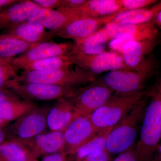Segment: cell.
<instances>
[{"instance_id":"1","label":"cell","mask_w":161,"mask_h":161,"mask_svg":"<svg viewBox=\"0 0 161 161\" xmlns=\"http://www.w3.org/2000/svg\"><path fill=\"white\" fill-rule=\"evenodd\" d=\"M140 130V136L135 145L137 161H149L161 140V77L150 94Z\"/></svg>"},{"instance_id":"2","label":"cell","mask_w":161,"mask_h":161,"mask_svg":"<svg viewBox=\"0 0 161 161\" xmlns=\"http://www.w3.org/2000/svg\"><path fill=\"white\" fill-rule=\"evenodd\" d=\"M146 95L111 130L107 137L106 150L111 153H119L134 145L141 129L148 100Z\"/></svg>"},{"instance_id":"3","label":"cell","mask_w":161,"mask_h":161,"mask_svg":"<svg viewBox=\"0 0 161 161\" xmlns=\"http://www.w3.org/2000/svg\"><path fill=\"white\" fill-rule=\"evenodd\" d=\"M154 68L153 60L145 58L135 67H126L108 72L103 75L102 82L117 94L136 93L143 91Z\"/></svg>"},{"instance_id":"4","label":"cell","mask_w":161,"mask_h":161,"mask_svg":"<svg viewBox=\"0 0 161 161\" xmlns=\"http://www.w3.org/2000/svg\"><path fill=\"white\" fill-rule=\"evenodd\" d=\"M146 95L143 91L130 94L115 93L103 106L88 115L99 130L114 128Z\"/></svg>"},{"instance_id":"5","label":"cell","mask_w":161,"mask_h":161,"mask_svg":"<svg viewBox=\"0 0 161 161\" xmlns=\"http://www.w3.org/2000/svg\"><path fill=\"white\" fill-rule=\"evenodd\" d=\"M95 75L76 66L47 71L23 70L19 75V84L44 83L77 87L95 82Z\"/></svg>"},{"instance_id":"6","label":"cell","mask_w":161,"mask_h":161,"mask_svg":"<svg viewBox=\"0 0 161 161\" xmlns=\"http://www.w3.org/2000/svg\"><path fill=\"white\" fill-rule=\"evenodd\" d=\"M77 87L44 83L19 84L9 90L20 99L30 101H49L60 98H74Z\"/></svg>"},{"instance_id":"7","label":"cell","mask_w":161,"mask_h":161,"mask_svg":"<svg viewBox=\"0 0 161 161\" xmlns=\"http://www.w3.org/2000/svg\"><path fill=\"white\" fill-rule=\"evenodd\" d=\"M70 62L94 75L126 67L121 55L114 52H104L97 54H86L75 49L68 55Z\"/></svg>"},{"instance_id":"8","label":"cell","mask_w":161,"mask_h":161,"mask_svg":"<svg viewBox=\"0 0 161 161\" xmlns=\"http://www.w3.org/2000/svg\"><path fill=\"white\" fill-rule=\"evenodd\" d=\"M104 130H99L95 126L88 115L76 117L63 131L64 143L61 152L65 155L76 154L80 147Z\"/></svg>"},{"instance_id":"9","label":"cell","mask_w":161,"mask_h":161,"mask_svg":"<svg viewBox=\"0 0 161 161\" xmlns=\"http://www.w3.org/2000/svg\"><path fill=\"white\" fill-rule=\"evenodd\" d=\"M50 107H40L14 121L5 132L6 137L24 141L43 133L47 125V115Z\"/></svg>"},{"instance_id":"10","label":"cell","mask_w":161,"mask_h":161,"mask_svg":"<svg viewBox=\"0 0 161 161\" xmlns=\"http://www.w3.org/2000/svg\"><path fill=\"white\" fill-rule=\"evenodd\" d=\"M114 92L103 83H91L79 89L75 97V118L92 114L103 105L114 95Z\"/></svg>"},{"instance_id":"11","label":"cell","mask_w":161,"mask_h":161,"mask_svg":"<svg viewBox=\"0 0 161 161\" xmlns=\"http://www.w3.org/2000/svg\"><path fill=\"white\" fill-rule=\"evenodd\" d=\"M75 44L70 43H57L53 42L38 43L23 54L14 58L11 64L19 69L27 64L47 58L68 56L75 49Z\"/></svg>"},{"instance_id":"12","label":"cell","mask_w":161,"mask_h":161,"mask_svg":"<svg viewBox=\"0 0 161 161\" xmlns=\"http://www.w3.org/2000/svg\"><path fill=\"white\" fill-rule=\"evenodd\" d=\"M99 18H79L73 20L58 31L55 37L72 39L75 41L81 40L91 36L112 22L120 11Z\"/></svg>"},{"instance_id":"13","label":"cell","mask_w":161,"mask_h":161,"mask_svg":"<svg viewBox=\"0 0 161 161\" xmlns=\"http://www.w3.org/2000/svg\"><path fill=\"white\" fill-rule=\"evenodd\" d=\"M80 17L75 9L60 7L57 10L41 8L27 22L42 25L55 34L73 20Z\"/></svg>"},{"instance_id":"14","label":"cell","mask_w":161,"mask_h":161,"mask_svg":"<svg viewBox=\"0 0 161 161\" xmlns=\"http://www.w3.org/2000/svg\"><path fill=\"white\" fill-rule=\"evenodd\" d=\"M22 142L36 159L40 156L61 152L64 143V132H43Z\"/></svg>"},{"instance_id":"15","label":"cell","mask_w":161,"mask_h":161,"mask_svg":"<svg viewBox=\"0 0 161 161\" xmlns=\"http://www.w3.org/2000/svg\"><path fill=\"white\" fill-rule=\"evenodd\" d=\"M74 98H60L50 107L47 125L51 131H64L75 118Z\"/></svg>"},{"instance_id":"16","label":"cell","mask_w":161,"mask_h":161,"mask_svg":"<svg viewBox=\"0 0 161 161\" xmlns=\"http://www.w3.org/2000/svg\"><path fill=\"white\" fill-rule=\"evenodd\" d=\"M41 8L32 1H18L0 12V30H7L26 22Z\"/></svg>"},{"instance_id":"17","label":"cell","mask_w":161,"mask_h":161,"mask_svg":"<svg viewBox=\"0 0 161 161\" xmlns=\"http://www.w3.org/2000/svg\"><path fill=\"white\" fill-rule=\"evenodd\" d=\"M8 34L26 43L36 44L47 41L55 37L52 31H47L46 28L37 23L25 22L7 30Z\"/></svg>"},{"instance_id":"18","label":"cell","mask_w":161,"mask_h":161,"mask_svg":"<svg viewBox=\"0 0 161 161\" xmlns=\"http://www.w3.org/2000/svg\"><path fill=\"white\" fill-rule=\"evenodd\" d=\"M75 9L80 17L84 18L106 16L123 10L121 0H86L82 6Z\"/></svg>"},{"instance_id":"19","label":"cell","mask_w":161,"mask_h":161,"mask_svg":"<svg viewBox=\"0 0 161 161\" xmlns=\"http://www.w3.org/2000/svg\"><path fill=\"white\" fill-rule=\"evenodd\" d=\"M156 40L132 41L124 46L121 56L125 65L134 68L145 59V57L154 49L156 45Z\"/></svg>"},{"instance_id":"20","label":"cell","mask_w":161,"mask_h":161,"mask_svg":"<svg viewBox=\"0 0 161 161\" xmlns=\"http://www.w3.org/2000/svg\"><path fill=\"white\" fill-rule=\"evenodd\" d=\"M104 27L110 40L136 36L156 29L153 21L140 24H120L111 22Z\"/></svg>"},{"instance_id":"21","label":"cell","mask_w":161,"mask_h":161,"mask_svg":"<svg viewBox=\"0 0 161 161\" xmlns=\"http://www.w3.org/2000/svg\"><path fill=\"white\" fill-rule=\"evenodd\" d=\"M39 107L34 102L20 98L5 101L0 103V117L10 123Z\"/></svg>"},{"instance_id":"22","label":"cell","mask_w":161,"mask_h":161,"mask_svg":"<svg viewBox=\"0 0 161 161\" xmlns=\"http://www.w3.org/2000/svg\"><path fill=\"white\" fill-rule=\"evenodd\" d=\"M160 11L161 2L149 9L142 8L120 11L112 22L120 24H142L155 19Z\"/></svg>"},{"instance_id":"23","label":"cell","mask_w":161,"mask_h":161,"mask_svg":"<svg viewBox=\"0 0 161 161\" xmlns=\"http://www.w3.org/2000/svg\"><path fill=\"white\" fill-rule=\"evenodd\" d=\"M29 149L21 141L8 139L0 144V161H36Z\"/></svg>"},{"instance_id":"24","label":"cell","mask_w":161,"mask_h":161,"mask_svg":"<svg viewBox=\"0 0 161 161\" xmlns=\"http://www.w3.org/2000/svg\"><path fill=\"white\" fill-rule=\"evenodd\" d=\"M110 40L104 27L81 40L75 41V45L79 51L86 54H97L104 52Z\"/></svg>"},{"instance_id":"25","label":"cell","mask_w":161,"mask_h":161,"mask_svg":"<svg viewBox=\"0 0 161 161\" xmlns=\"http://www.w3.org/2000/svg\"><path fill=\"white\" fill-rule=\"evenodd\" d=\"M37 44L26 43L8 34L0 35V58L12 59L16 58Z\"/></svg>"},{"instance_id":"26","label":"cell","mask_w":161,"mask_h":161,"mask_svg":"<svg viewBox=\"0 0 161 161\" xmlns=\"http://www.w3.org/2000/svg\"><path fill=\"white\" fill-rule=\"evenodd\" d=\"M73 65L69 60L68 56H60L38 60L27 64L21 69L31 71H47L68 68Z\"/></svg>"},{"instance_id":"27","label":"cell","mask_w":161,"mask_h":161,"mask_svg":"<svg viewBox=\"0 0 161 161\" xmlns=\"http://www.w3.org/2000/svg\"><path fill=\"white\" fill-rule=\"evenodd\" d=\"M113 128L105 130L95 138L80 147L76 153L78 161L81 160L90 154L101 152L105 150L107 137Z\"/></svg>"},{"instance_id":"28","label":"cell","mask_w":161,"mask_h":161,"mask_svg":"<svg viewBox=\"0 0 161 161\" xmlns=\"http://www.w3.org/2000/svg\"><path fill=\"white\" fill-rule=\"evenodd\" d=\"M19 70L11 63L0 64V89L9 90L19 84Z\"/></svg>"},{"instance_id":"29","label":"cell","mask_w":161,"mask_h":161,"mask_svg":"<svg viewBox=\"0 0 161 161\" xmlns=\"http://www.w3.org/2000/svg\"><path fill=\"white\" fill-rule=\"evenodd\" d=\"M157 2L155 0H121L122 7L125 11L144 8Z\"/></svg>"},{"instance_id":"30","label":"cell","mask_w":161,"mask_h":161,"mask_svg":"<svg viewBox=\"0 0 161 161\" xmlns=\"http://www.w3.org/2000/svg\"><path fill=\"white\" fill-rule=\"evenodd\" d=\"M41 8L47 9H58L61 7L62 0H32Z\"/></svg>"},{"instance_id":"31","label":"cell","mask_w":161,"mask_h":161,"mask_svg":"<svg viewBox=\"0 0 161 161\" xmlns=\"http://www.w3.org/2000/svg\"><path fill=\"white\" fill-rule=\"evenodd\" d=\"M113 161H137L135 145L129 150L121 153Z\"/></svg>"},{"instance_id":"32","label":"cell","mask_w":161,"mask_h":161,"mask_svg":"<svg viewBox=\"0 0 161 161\" xmlns=\"http://www.w3.org/2000/svg\"><path fill=\"white\" fill-rule=\"evenodd\" d=\"M110 154L109 153L105 150L101 152L87 156L81 160L79 161H109Z\"/></svg>"},{"instance_id":"33","label":"cell","mask_w":161,"mask_h":161,"mask_svg":"<svg viewBox=\"0 0 161 161\" xmlns=\"http://www.w3.org/2000/svg\"><path fill=\"white\" fill-rule=\"evenodd\" d=\"M86 0H62L61 7L69 9H77L82 6Z\"/></svg>"},{"instance_id":"34","label":"cell","mask_w":161,"mask_h":161,"mask_svg":"<svg viewBox=\"0 0 161 161\" xmlns=\"http://www.w3.org/2000/svg\"><path fill=\"white\" fill-rule=\"evenodd\" d=\"M19 97L10 90L0 89V103L5 101L19 99Z\"/></svg>"},{"instance_id":"35","label":"cell","mask_w":161,"mask_h":161,"mask_svg":"<svg viewBox=\"0 0 161 161\" xmlns=\"http://www.w3.org/2000/svg\"><path fill=\"white\" fill-rule=\"evenodd\" d=\"M65 156L62 152L56 153L45 156L41 161H65Z\"/></svg>"},{"instance_id":"36","label":"cell","mask_w":161,"mask_h":161,"mask_svg":"<svg viewBox=\"0 0 161 161\" xmlns=\"http://www.w3.org/2000/svg\"><path fill=\"white\" fill-rule=\"evenodd\" d=\"M17 0H0V12L17 3Z\"/></svg>"},{"instance_id":"37","label":"cell","mask_w":161,"mask_h":161,"mask_svg":"<svg viewBox=\"0 0 161 161\" xmlns=\"http://www.w3.org/2000/svg\"><path fill=\"white\" fill-rule=\"evenodd\" d=\"M154 160L153 161H161V143L159 144L153 153Z\"/></svg>"},{"instance_id":"38","label":"cell","mask_w":161,"mask_h":161,"mask_svg":"<svg viewBox=\"0 0 161 161\" xmlns=\"http://www.w3.org/2000/svg\"><path fill=\"white\" fill-rule=\"evenodd\" d=\"M6 138V133L3 131L2 129H0V144L3 143L5 141Z\"/></svg>"},{"instance_id":"39","label":"cell","mask_w":161,"mask_h":161,"mask_svg":"<svg viewBox=\"0 0 161 161\" xmlns=\"http://www.w3.org/2000/svg\"><path fill=\"white\" fill-rule=\"evenodd\" d=\"M9 123L7 122L6 121L4 120L3 119L0 117V129H2L3 128H5L7 126V125L9 124Z\"/></svg>"},{"instance_id":"40","label":"cell","mask_w":161,"mask_h":161,"mask_svg":"<svg viewBox=\"0 0 161 161\" xmlns=\"http://www.w3.org/2000/svg\"><path fill=\"white\" fill-rule=\"evenodd\" d=\"M13 59H4V58H0V64L1 63H11Z\"/></svg>"},{"instance_id":"41","label":"cell","mask_w":161,"mask_h":161,"mask_svg":"<svg viewBox=\"0 0 161 161\" xmlns=\"http://www.w3.org/2000/svg\"><path fill=\"white\" fill-rule=\"evenodd\" d=\"M155 19L156 21L161 25V11L158 13V14L156 17Z\"/></svg>"},{"instance_id":"42","label":"cell","mask_w":161,"mask_h":161,"mask_svg":"<svg viewBox=\"0 0 161 161\" xmlns=\"http://www.w3.org/2000/svg\"></svg>"}]
</instances>
